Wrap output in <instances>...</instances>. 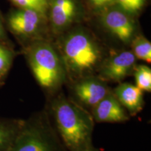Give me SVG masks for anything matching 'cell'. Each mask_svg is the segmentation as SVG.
Wrapping results in <instances>:
<instances>
[{
    "instance_id": "1",
    "label": "cell",
    "mask_w": 151,
    "mask_h": 151,
    "mask_svg": "<svg viewBox=\"0 0 151 151\" xmlns=\"http://www.w3.org/2000/svg\"><path fill=\"white\" fill-rule=\"evenodd\" d=\"M57 132L68 151H86L92 146L93 117L73 100L60 96L52 106Z\"/></svg>"
},
{
    "instance_id": "2",
    "label": "cell",
    "mask_w": 151,
    "mask_h": 151,
    "mask_svg": "<svg viewBox=\"0 0 151 151\" xmlns=\"http://www.w3.org/2000/svg\"><path fill=\"white\" fill-rule=\"evenodd\" d=\"M60 56L67 76L78 81L92 76L101 62V53L97 42L89 34L76 30L63 39Z\"/></svg>"
},
{
    "instance_id": "3",
    "label": "cell",
    "mask_w": 151,
    "mask_h": 151,
    "mask_svg": "<svg viewBox=\"0 0 151 151\" xmlns=\"http://www.w3.org/2000/svg\"><path fill=\"white\" fill-rule=\"evenodd\" d=\"M24 55L39 86L48 92L59 89L67 71L61 56L53 47L46 41H34L24 48Z\"/></svg>"
},
{
    "instance_id": "4",
    "label": "cell",
    "mask_w": 151,
    "mask_h": 151,
    "mask_svg": "<svg viewBox=\"0 0 151 151\" xmlns=\"http://www.w3.org/2000/svg\"><path fill=\"white\" fill-rule=\"evenodd\" d=\"M8 151H68L46 113L24 120L22 127Z\"/></svg>"
},
{
    "instance_id": "5",
    "label": "cell",
    "mask_w": 151,
    "mask_h": 151,
    "mask_svg": "<svg viewBox=\"0 0 151 151\" xmlns=\"http://www.w3.org/2000/svg\"><path fill=\"white\" fill-rule=\"evenodd\" d=\"M43 14L29 9H19L7 17L9 29L22 40L32 39L39 32Z\"/></svg>"
},
{
    "instance_id": "6",
    "label": "cell",
    "mask_w": 151,
    "mask_h": 151,
    "mask_svg": "<svg viewBox=\"0 0 151 151\" xmlns=\"http://www.w3.org/2000/svg\"><path fill=\"white\" fill-rule=\"evenodd\" d=\"M136 60L133 52L129 50L113 54L101 66L99 77L104 81L120 82L134 71Z\"/></svg>"
},
{
    "instance_id": "7",
    "label": "cell",
    "mask_w": 151,
    "mask_h": 151,
    "mask_svg": "<svg viewBox=\"0 0 151 151\" xmlns=\"http://www.w3.org/2000/svg\"><path fill=\"white\" fill-rule=\"evenodd\" d=\"M73 92L81 103L93 108L110 92V90L105 81L99 77L90 76L76 81Z\"/></svg>"
},
{
    "instance_id": "8",
    "label": "cell",
    "mask_w": 151,
    "mask_h": 151,
    "mask_svg": "<svg viewBox=\"0 0 151 151\" xmlns=\"http://www.w3.org/2000/svg\"><path fill=\"white\" fill-rule=\"evenodd\" d=\"M92 117L97 122H123L129 119L125 109L112 91L93 107Z\"/></svg>"
},
{
    "instance_id": "9",
    "label": "cell",
    "mask_w": 151,
    "mask_h": 151,
    "mask_svg": "<svg viewBox=\"0 0 151 151\" xmlns=\"http://www.w3.org/2000/svg\"><path fill=\"white\" fill-rule=\"evenodd\" d=\"M102 23L106 29L122 42L127 43L134 34V25L124 11L109 10L102 16Z\"/></svg>"
},
{
    "instance_id": "10",
    "label": "cell",
    "mask_w": 151,
    "mask_h": 151,
    "mask_svg": "<svg viewBox=\"0 0 151 151\" xmlns=\"http://www.w3.org/2000/svg\"><path fill=\"white\" fill-rule=\"evenodd\" d=\"M77 14L74 0H53L50 5V19L54 32H61L70 26Z\"/></svg>"
},
{
    "instance_id": "11",
    "label": "cell",
    "mask_w": 151,
    "mask_h": 151,
    "mask_svg": "<svg viewBox=\"0 0 151 151\" xmlns=\"http://www.w3.org/2000/svg\"><path fill=\"white\" fill-rule=\"evenodd\" d=\"M117 99L132 116H135L143 107V92L136 85L129 83L119 84L113 90Z\"/></svg>"
},
{
    "instance_id": "12",
    "label": "cell",
    "mask_w": 151,
    "mask_h": 151,
    "mask_svg": "<svg viewBox=\"0 0 151 151\" xmlns=\"http://www.w3.org/2000/svg\"><path fill=\"white\" fill-rule=\"evenodd\" d=\"M24 120L0 118V151H8L22 127Z\"/></svg>"
},
{
    "instance_id": "13",
    "label": "cell",
    "mask_w": 151,
    "mask_h": 151,
    "mask_svg": "<svg viewBox=\"0 0 151 151\" xmlns=\"http://www.w3.org/2000/svg\"><path fill=\"white\" fill-rule=\"evenodd\" d=\"M15 58L14 50L0 41V86H2L9 74Z\"/></svg>"
},
{
    "instance_id": "14",
    "label": "cell",
    "mask_w": 151,
    "mask_h": 151,
    "mask_svg": "<svg viewBox=\"0 0 151 151\" xmlns=\"http://www.w3.org/2000/svg\"><path fill=\"white\" fill-rule=\"evenodd\" d=\"M132 52L136 58L150 63L151 43L143 36H139L132 41Z\"/></svg>"
},
{
    "instance_id": "15",
    "label": "cell",
    "mask_w": 151,
    "mask_h": 151,
    "mask_svg": "<svg viewBox=\"0 0 151 151\" xmlns=\"http://www.w3.org/2000/svg\"><path fill=\"white\" fill-rule=\"evenodd\" d=\"M136 86L142 91H151V69L146 65H139L134 69Z\"/></svg>"
},
{
    "instance_id": "16",
    "label": "cell",
    "mask_w": 151,
    "mask_h": 151,
    "mask_svg": "<svg viewBox=\"0 0 151 151\" xmlns=\"http://www.w3.org/2000/svg\"><path fill=\"white\" fill-rule=\"evenodd\" d=\"M15 5L20 9H33L44 14L46 10V0H11Z\"/></svg>"
},
{
    "instance_id": "17",
    "label": "cell",
    "mask_w": 151,
    "mask_h": 151,
    "mask_svg": "<svg viewBox=\"0 0 151 151\" xmlns=\"http://www.w3.org/2000/svg\"><path fill=\"white\" fill-rule=\"evenodd\" d=\"M124 12L135 14L143 6L145 0H114Z\"/></svg>"
},
{
    "instance_id": "18",
    "label": "cell",
    "mask_w": 151,
    "mask_h": 151,
    "mask_svg": "<svg viewBox=\"0 0 151 151\" xmlns=\"http://www.w3.org/2000/svg\"><path fill=\"white\" fill-rule=\"evenodd\" d=\"M92 5L98 9H102L106 7L114 2V0H88Z\"/></svg>"
},
{
    "instance_id": "19",
    "label": "cell",
    "mask_w": 151,
    "mask_h": 151,
    "mask_svg": "<svg viewBox=\"0 0 151 151\" xmlns=\"http://www.w3.org/2000/svg\"><path fill=\"white\" fill-rule=\"evenodd\" d=\"M6 39V34L2 18H1V15H0V41H4Z\"/></svg>"
},
{
    "instance_id": "20",
    "label": "cell",
    "mask_w": 151,
    "mask_h": 151,
    "mask_svg": "<svg viewBox=\"0 0 151 151\" xmlns=\"http://www.w3.org/2000/svg\"><path fill=\"white\" fill-rule=\"evenodd\" d=\"M86 151H99V150H97V149H96L95 148H94L93 146H92H92H90V148H88V150H87Z\"/></svg>"
},
{
    "instance_id": "21",
    "label": "cell",
    "mask_w": 151,
    "mask_h": 151,
    "mask_svg": "<svg viewBox=\"0 0 151 151\" xmlns=\"http://www.w3.org/2000/svg\"><path fill=\"white\" fill-rule=\"evenodd\" d=\"M0 87H1V86H0Z\"/></svg>"
}]
</instances>
